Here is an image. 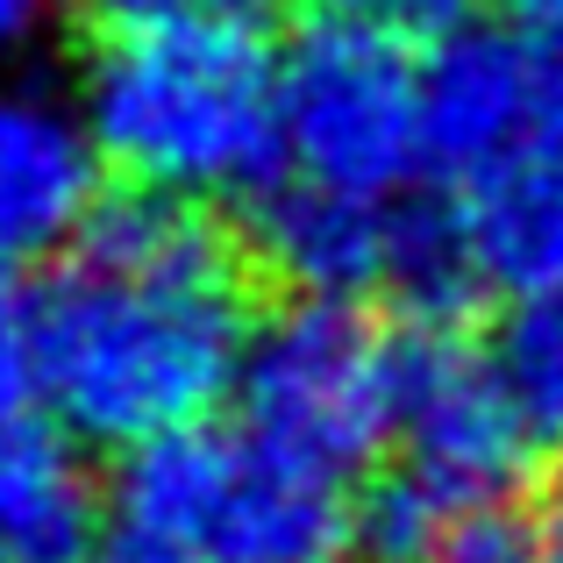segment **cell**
I'll use <instances>...</instances> for the list:
<instances>
[{"label":"cell","mask_w":563,"mask_h":563,"mask_svg":"<svg viewBox=\"0 0 563 563\" xmlns=\"http://www.w3.org/2000/svg\"><path fill=\"white\" fill-rule=\"evenodd\" d=\"M250 278L207 200H100L36 292V399L79 442L143 450L207 421L250 357Z\"/></svg>","instance_id":"obj_1"},{"label":"cell","mask_w":563,"mask_h":563,"mask_svg":"<svg viewBox=\"0 0 563 563\" xmlns=\"http://www.w3.org/2000/svg\"><path fill=\"white\" fill-rule=\"evenodd\" d=\"M79 114L143 192L235 200L278 179V65L257 29L122 14L86 57Z\"/></svg>","instance_id":"obj_2"},{"label":"cell","mask_w":563,"mask_h":563,"mask_svg":"<svg viewBox=\"0 0 563 563\" xmlns=\"http://www.w3.org/2000/svg\"><path fill=\"white\" fill-rule=\"evenodd\" d=\"M114 507L186 563H343L357 550L350 485L243 421H192L129 450Z\"/></svg>","instance_id":"obj_3"},{"label":"cell","mask_w":563,"mask_h":563,"mask_svg":"<svg viewBox=\"0 0 563 563\" xmlns=\"http://www.w3.org/2000/svg\"><path fill=\"white\" fill-rule=\"evenodd\" d=\"M278 172L357 200H399L428 172L413 57L372 29L314 14L278 65Z\"/></svg>","instance_id":"obj_4"},{"label":"cell","mask_w":563,"mask_h":563,"mask_svg":"<svg viewBox=\"0 0 563 563\" xmlns=\"http://www.w3.org/2000/svg\"><path fill=\"white\" fill-rule=\"evenodd\" d=\"M235 407L264 442L350 478L399 435V343L350 300H300L250 335Z\"/></svg>","instance_id":"obj_5"},{"label":"cell","mask_w":563,"mask_h":563,"mask_svg":"<svg viewBox=\"0 0 563 563\" xmlns=\"http://www.w3.org/2000/svg\"><path fill=\"white\" fill-rule=\"evenodd\" d=\"M428 172L456 192L563 157V43L542 29H464L421 65Z\"/></svg>","instance_id":"obj_6"},{"label":"cell","mask_w":563,"mask_h":563,"mask_svg":"<svg viewBox=\"0 0 563 563\" xmlns=\"http://www.w3.org/2000/svg\"><path fill=\"white\" fill-rule=\"evenodd\" d=\"M542 456L521 399L493 350L456 329H421L399 343V464L456 499L464 514H493Z\"/></svg>","instance_id":"obj_7"},{"label":"cell","mask_w":563,"mask_h":563,"mask_svg":"<svg viewBox=\"0 0 563 563\" xmlns=\"http://www.w3.org/2000/svg\"><path fill=\"white\" fill-rule=\"evenodd\" d=\"M100 214V143L43 86H0V264L57 257Z\"/></svg>","instance_id":"obj_8"},{"label":"cell","mask_w":563,"mask_h":563,"mask_svg":"<svg viewBox=\"0 0 563 563\" xmlns=\"http://www.w3.org/2000/svg\"><path fill=\"white\" fill-rule=\"evenodd\" d=\"M250 200H257L250 243H257L264 272H278L300 300H357V292L385 286L399 200H357V192L307 186L292 172H278Z\"/></svg>","instance_id":"obj_9"},{"label":"cell","mask_w":563,"mask_h":563,"mask_svg":"<svg viewBox=\"0 0 563 563\" xmlns=\"http://www.w3.org/2000/svg\"><path fill=\"white\" fill-rule=\"evenodd\" d=\"M100 550V485L57 413L0 407V563H86Z\"/></svg>","instance_id":"obj_10"},{"label":"cell","mask_w":563,"mask_h":563,"mask_svg":"<svg viewBox=\"0 0 563 563\" xmlns=\"http://www.w3.org/2000/svg\"><path fill=\"white\" fill-rule=\"evenodd\" d=\"M456 200L471 214L493 292H514V300L563 292V157L514 165L499 179L456 192Z\"/></svg>","instance_id":"obj_11"},{"label":"cell","mask_w":563,"mask_h":563,"mask_svg":"<svg viewBox=\"0 0 563 563\" xmlns=\"http://www.w3.org/2000/svg\"><path fill=\"white\" fill-rule=\"evenodd\" d=\"M378 292L413 329H456L493 292L464 200H399L393 207V250H385Z\"/></svg>","instance_id":"obj_12"},{"label":"cell","mask_w":563,"mask_h":563,"mask_svg":"<svg viewBox=\"0 0 563 563\" xmlns=\"http://www.w3.org/2000/svg\"><path fill=\"white\" fill-rule=\"evenodd\" d=\"M471 521H485V514H464L442 485H428L421 471L399 464L357 499V550L372 563H421Z\"/></svg>","instance_id":"obj_13"},{"label":"cell","mask_w":563,"mask_h":563,"mask_svg":"<svg viewBox=\"0 0 563 563\" xmlns=\"http://www.w3.org/2000/svg\"><path fill=\"white\" fill-rule=\"evenodd\" d=\"M493 357H499V372H507L514 399H521L528 428L542 435V450L563 442V292L521 300V314L499 329Z\"/></svg>","instance_id":"obj_14"},{"label":"cell","mask_w":563,"mask_h":563,"mask_svg":"<svg viewBox=\"0 0 563 563\" xmlns=\"http://www.w3.org/2000/svg\"><path fill=\"white\" fill-rule=\"evenodd\" d=\"M485 0H321V14L350 29H372V36L399 43V51H442L450 36L478 29Z\"/></svg>","instance_id":"obj_15"},{"label":"cell","mask_w":563,"mask_h":563,"mask_svg":"<svg viewBox=\"0 0 563 563\" xmlns=\"http://www.w3.org/2000/svg\"><path fill=\"white\" fill-rule=\"evenodd\" d=\"M36 393V292H22L14 264H0V407Z\"/></svg>","instance_id":"obj_16"},{"label":"cell","mask_w":563,"mask_h":563,"mask_svg":"<svg viewBox=\"0 0 563 563\" xmlns=\"http://www.w3.org/2000/svg\"><path fill=\"white\" fill-rule=\"evenodd\" d=\"M129 14H172V22H207V29H257L278 14V0H122Z\"/></svg>","instance_id":"obj_17"},{"label":"cell","mask_w":563,"mask_h":563,"mask_svg":"<svg viewBox=\"0 0 563 563\" xmlns=\"http://www.w3.org/2000/svg\"><path fill=\"white\" fill-rule=\"evenodd\" d=\"M421 563H536V550H528V536H514V528H499L493 514H485V521L456 528V536Z\"/></svg>","instance_id":"obj_18"},{"label":"cell","mask_w":563,"mask_h":563,"mask_svg":"<svg viewBox=\"0 0 563 563\" xmlns=\"http://www.w3.org/2000/svg\"><path fill=\"white\" fill-rule=\"evenodd\" d=\"M86 563H186V556L165 550V542H151V536H136V528H114V536L100 542Z\"/></svg>","instance_id":"obj_19"},{"label":"cell","mask_w":563,"mask_h":563,"mask_svg":"<svg viewBox=\"0 0 563 563\" xmlns=\"http://www.w3.org/2000/svg\"><path fill=\"white\" fill-rule=\"evenodd\" d=\"M528 550H536V563H563V478L550 485V499H542V521H536V536H528Z\"/></svg>","instance_id":"obj_20"},{"label":"cell","mask_w":563,"mask_h":563,"mask_svg":"<svg viewBox=\"0 0 563 563\" xmlns=\"http://www.w3.org/2000/svg\"><path fill=\"white\" fill-rule=\"evenodd\" d=\"M36 14H43V0H0V51L22 43L29 29H36Z\"/></svg>","instance_id":"obj_21"},{"label":"cell","mask_w":563,"mask_h":563,"mask_svg":"<svg viewBox=\"0 0 563 563\" xmlns=\"http://www.w3.org/2000/svg\"><path fill=\"white\" fill-rule=\"evenodd\" d=\"M521 8V22L528 29H542V36H556L563 43V0H514Z\"/></svg>","instance_id":"obj_22"}]
</instances>
